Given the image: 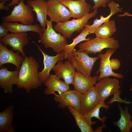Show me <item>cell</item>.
Returning a JSON list of instances; mask_svg holds the SVG:
<instances>
[{
    "instance_id": "1",
    "label": "cell",
    "mask_w": 132,
    "mask_h": 132,
    "mask_svg": "<svg viewBox=\"0 0 132 132\" xmlns=\"http://www.w3.org/2000/svg\"><path fill=\"white\" fill-rule=\"evenodd\" d=\"M38 63L33 56H25L19 69L18 81L16 85L20 89L23 88L27 93L32 89H36L42 83L38 77Z\"/></svg>"
},
{
    "instance_id": "2",
    "label": "cell",
    "mask_w": 132,
    "mask_h": 132,
    "mask_svg": "<svg viewBox=\"0 0 132 132\" xmlns=\"http://www.w3.org/2000/svg\"><path fill=\"white\" fill-rule=\"evenodd\" d=\"M99 58L98 56L90 57L85 52L74 49L68 54L66 59L73 66L77 72L85 76L90 77L94 64Z\"/></svg>"
},
{
    "instance_id": "3",
    "label": "cell",
    "mask_w": 132,
    "mask_h": 132,
    "mask_svg": "<svg viewBox=\"0 0 132 132\" xmlns=\"http://www.w3.org/2000/svg\"><path fill=\"white\" fill-rule=\"evenodd\" d=\"M52 23L46 20L47 28L43 30L40 35L38 42L41 43L45 48H50L54 52L58 54L63 51L67 43L66 38L60 33H56L54 29Z\"/></svg>"
},
{
    "instance_id": "4",
    "label": "cell",
    "mask_w": 132,
    "mask_h": 132,
    "mask_svg": "<svg viewBox=\"0 0 132 132\" xmlns=\"http://www.w3.org/2000/svg\"><path fill=\"white\" fill-rule=\"evenodd\" d=\"M98 12V9H95L80 18L57 23L54 25V29L66 38H70L75 32H79L83 30L88 23L89 20L95 17Z\"/></svg>"
},
{
    "instance_id": "5",
    "label": "cell",
    "mask_w": 132,
    "mask_h": 132,
    "mask_svg": "<svg viewBox=\"0 0 132 132\" xmlns=\"http://www.w3.org/2000/svg\"><path fill=\"white\" fill-rule=\"evenodd\" d=\"M119 42L114 37L103 39L96 37L80 43L78 47L79 50L85 52L88 55L95 54L100 53L105 48L117 50L120 47Z\"/></svg>"
},
{
    "instance_id": "6",
    "label": "cell",
    "mask_w": 132,
    "mask_h": 132,
    "mask_svg": "<svg viewBox=\"0 0 132 132\" xmlns=\"http://www.w3.org/2000/svg\"><path fill=\"white\" fill-rule=\"evenodd\" d=\"M33 11L32 7L24 4V0H21L11 14L3 17L2 20L5 22H18L26 25L32 24L34 21Z\"/></svg>"
},
{
    "instance_id": "7",
    "label": "cell",
    "mask_w": 132,
    "mask_h": 132,
    "mask_svg": "<svg viewBox=\"0 0 132 132\" xmlns=\"http://www.w3.org/2000/svg\"><path fill=\"white\" fill-rule=\"evenodd\" d=\"M47 15L52 22H63L72 17L69 9L60 1L57 0H48Z\"/></svg>"
},
{
    "instance_id": "8",
    "label": "cell",
    "mask_w": 132,
    "mask_h": 132,
    "mask_svg": "<svg viewBox=\"0 0 132 132\" xmlns=\"http://www.w3.org/2000/svg\"><path fill=\"white\" fill-rule=\"evenodd\" d=\"M95 86L96 91L102 101H104L111 95L117 92L121 86L119 80L109 77H103L98 81Z\"/></svg>"
},
{
    "instance_id": "9",
    "label": "cell",
    "mask_w": 132,
    "mask_h": 132,
    "mask_svg": "<svg viewBox=\"0 0 132 132\" xmlns=\"http://www.w3.org/2000/svg\"><path fill=\"white\" fill-rule=\"evenodd\" d=\"M53 94L55 95L54 99L55 101L59 102V108L63 109L69 105L80 112L83 94L75 89H69L59 95L55 93Z\"/></svg>"
},
{
    "instance_id": "10",
    "label": "cell",
    "mask_w": 132,
    "mask_h": 132,
    "mask_svg": "<svg viewBox=\"0 0 132 132\" xmlns=\"http://www.w3.org/2000/svg\"><path fill=\"white\" fill-rule=\"evenodd\" d=\"M0 42L4 46L8 45L13 50L18 51L23 56H25L23 48L29 44V41L25 33L8 34L0 39Z\"/></svg>"
},
{
    "instance_id": "11",
    "label": "cell",
    "mask_w": 132,
    "mask_h": 132,
    "mask_svg": "<svg viewBox=\"0 0 132 132\" xmlns=\"http://www.w3.org/2000/svg\"><path fill=\"white\" fill-rule=\"evenodd\" d=\"M116 50L109 48L107 49L104 54H100L98 55L100 59V66L99 69L97 71L96 73L98 74V81L104 77H114L119 79H123V75L121 74L114 72L111 69L110 64V59L111 56L116 51Z\"/></svg>"
},
{
    "instance_id": "12",
    "label": "cell",
    "mask_w": 132,
    "mask_h": 132,
    "mask_svg": "<svg viewBox=\"0 0 132 132\" xmlns=\"http://www.w3.org/2000/svg\"><path fill=\"white\" fill-rule=\"evenodd\" d=\"M34 43L43 55L44 67L41 72H39L38 77L41 83H44L50 76V72L56 64L59 61L64 59V54L63 51L55 56H50L45 53L39 45Z\"/></svg>"
},
{
    "instance_id": "13",
    "label": "cell",
    "mask_w": 132,
    "mask_h": 132,
    "mask_svg": "<svg viewBox=\"0 0 132 132\" xmlns=\"http://www.w3.org/2000/svg\"><path fill=\"white\" fill-rule=\"evenodd\" d=\"M69 10L72 17L78 19L88 13L91 6L86 0H60L59 1Z\"/></svg>"
},
{
    "instance_id": "14",
    "label": "cell",
    "mask_w": 132,
    "mask_h": 132,
    "mask_svg": "<svg viewBox=\"0 0 132 132\" xmlns=\"http://www.w3.org/2000/svg\"><path fill=\"white\" fill-rule=\"evenodd\" d=\"M0 86L4 92L11 94L12 92L13 85H16L18 81L19 69L11 71L6 67H0Z\"/></svg>"
},
{
    "instance_id": "15",
    "label": "cell",
    "mask_w": 132,
    "mask_h": 132,
    "mask_svg": "<svg viewBox=\"0 0 132 132\" xmlns=\"http://www.w3.org/2000/svg\"><path fill=\"white\" fill-rule=\"evenodd\" d=\"M102 101L98 95L95 86L83 94L81 104V112L85 115L94 109Z\"/></svg>"
},
{
    "instance_id": "16",
    "label": "cell",
    "mask_w": 132,
    "mask_h": 132,
    "mask_svg": "<svg viewBox=\"0 0 132 132\" xmlns=\"http://www.w3.org/2000/svg\"><path fill=\"white\" fill-rule=\"evenodd\" d=\"M52 70L55 74L60 79H63L66 84H72L74 77L76 72L75 68L69 60H66L64 63L61 60L59 61Z\"/></svg>"
},
{
    "instance_id": "17",
    "label": "cell",
    "mask_w": 132,
    "mask_h": 132,
    "mask_svg": "<svg viewBox=\"0 0 132 132\" xmlns=\"http://www.w3.org/2000/svg\"><path fill=\"white\" fill-rule=\"evenodd\" d=\"M12 50H8L0 42V67L4 64L10 63L13 64L17 68L20 69L24 57L20 55L18 51L14 52Z\"/></svg>"
},
{
    "instance_id": "18",
    "label": "cell",
    "mask_w": 132,
    "mask_h": 132,
    "mask_svg": "<svg viewBox=\"0 0 132 132\" xmlns=\"http://www.w3.org/2000/svg\"><path fill=\"white\" fill-rule=\"evenodd\" d=\"M98 75L87 77L76 72L74 76L72 84L74 89L83 94L94 86L98 81Z\"/></svg>"
},
{
    "instance_id": "19",
    "label": "cell",
    "mask_w": 132,
    "mask_h": 132,
    "mask_svg": "<svg viewBox=\"0 0 132 132\" xmlns=\"http://www.w3.org/2000/svg\"><path fill=\"white\" fill-rule=\"evenodd\" d=\"M44 84L46 87L44 91L46 95L53 94L56 91L62 93L69 90V85L61 80L55 74H51Z\"/></svg>"
},
{
    "instance_id": "20",
    "label": "cell",
    "mask_w": 132,
    "mask_h": 132,
    "mask_svg": "<svg viewBox=\"0 0 132 132\" xmlns=\"http://www.w3.org/2000/svg\"><path fill=\"white\" fill-rule=\"evenodd\" d=\"M27 3V5L32 7L33 11H35L37 20L43 30L45 29L46 25L47 1L44 0H28Z\"/></svg>"
},
{
    "instance_id": "21",
    "label": "cell",
    "mask_w": 132,
    "mask_h": 132,
    "mask_svg": "<svg viewBox=\"0 0 132 132\" xmlns=\"http://www.w3.org/2000/svg\"><path fill=\"white\" fill-rule=\"evenodd\" d=\"M1 24L7 28L11 33H25L29 31L34 32L40 35L43 30L41 26L37 24L25 25L17 22H3Z\"/></svg>"
},
{
    "instance_id": "22",
    "label": "cell",
    "mask_w": 132,
    "mask_h": 132,
    "mask_svg": "<svg viewBox=\"0 0 132 132\" xmlns=\"http://www.w3.org/2000/svg\"><path fill=\"white\" fill-rule=\"evenodd\" d=\"M110 12L107 16L104 17L102 15L100 16V19L96 18L94 20L92 24L90 25L87 24L85 28L88 29L90 31L91 33H94L97 28L103 23L109 21L110 18L113 15L118 12H122V10L120 7L118 3L113 0L110 1L107 4Z\"/></svg>"
},
{
    "instance_id": "23",
    "label": "cell",
    "mask_w": 132,
    "mask_h": 132,
    "mask_svg": "<svg viewBox=\"0 0 132 132\" xmlns=\"http://www.w3.org/2000/svg\"><path fill=\"white\" fill-rule=\"evenodd\" d=\"M14 107L11 105L0 113V132H14L12 124L13 118Z\"/></svg>"
},
{
    "instance_id": "24",
    "label": "cell",
    "mask_w": 132,
    "mask_h": 132,
    "mask_svg": "<svg viewBox=\"0 0 132 132\" xmlns=\"http://www.w3.org/2000/svg\"><path fill=\"white\" fill-rule=\"evenodd\" d=\"M119 109L120 118L118 121L114 123L115 125L118 127L121 132H130L132 127L131 117L128 111L127 106H125L123 109L120 105L118 104Z\"/></svg>"
},
{
    "instance_id": "25",
    "label": "cell",
    "mask_w": 132,
    "mask_h": 132,
    "mask_svg": "<svg viewBox=\"0 0 132 132\" xmlns=\"http://www.w3.org/2000/svg\"><path fill=\"white\" fill-rule=\"evenodd\" d=\"M67 107L74 118L76 124L81 132H94L91 125L87 121L83 114L70 106H68Z\"/></svg>"
},
{
    "instance_id": "26",
    "label": "cell",
    "mask_w": 132,
    "mask_h": 132,
    "mask_svg": "<svg viewBox=\"0 0 132 132\" xmlns=\"http://www.w3.org/2000/svg\"><path fill=\"white\" fill-rule=\"evenodd\" d=\"M116 30L115 21L109 20L99 27L94 33L96 37L107 39L111 37Z\"/></svg>"
},
{
    "instance_id": "27",
    "label": "cell",
    "mask_w": 132,
    "mask_h": 132,
    "mask_svg": "<svg viewBox=\"0 0 132 132\" xmlns=\"http://www.w3.org/2000/svg\"><path fill=\"white\" fill-rule=\"evenodd\" d=\"M90 34L91 33L90 30L88 29L84 28L78 35L73 39L72 42L69 44H67L63 51L64 54V59H66L68 54L74 49L75 46L78 44L82 41H87L89 40L90 38H87L86 37Z\"/></svg>"
},
{
    "instance_id": "28",
    "label": "cell",
    "mask_w": 132,
    "mask_h": 132,
    "mask_svg": "<svg viewBox=\"0 0 132 132\" xmlns=\"http://www.w3.org/2000/svg\"><path fill=\"white\" fill-rule=\"evenodd\" d=\"M103 107L106 110H108L110 107V106L108 104L105 103L104 101H102L94 109L88 113L84 115V116L87 121L91 125L96 123L95 121H92L91 119L92 117H95L98 119L102 123H103L105 121L108 117L103 116L102 118L99 116L100 109Z\"/></svg>"
},
{
    "instance_id": "29",
    "label": "cell",
    "mask_w": 132,
    "mask_h": 132,
    "mask_svg": "<svg viewBox=\"0 0 132 132\" xmlns=\"http://www.w3.org/2000/svg\"><path fill=\"white\" fill-rule=\"evenodd\" d=\"M110 0H93L94 5L92 8V9H97L99 7L105 8L107 5L110 1Z\"/></svg>"
},
{
    "instance_id": "30",
    "label": "cell",
    "mask_w": 132,
    "mask_h": 132,
    "mask_svg": "<svg viewBox=\"0 0 132 132\" xmlns=\"http://www.w3.org/2000/svg\"><path fill=\"white\" fill-rule=\"evenodd\" d=\"M110 64L112 70L118 69L121 66V63L118 59L113 58L110 60Z\"/></svg>"
},
{
    "instance_id": "31",
    "label": "cell",
    "mask_w": 132,
    "mask_h": 132,
    "mask_svg": "<svg viewBox=\"0 0 132 132\" xmlns=\"http://www.w3.org/2000/svg\"><path fill=\"white\" fill-rule=\"evenodd\" d=\"M9 32L8 29L1 24L0 25V38H2L8 34Z\"/></svg>"
},
{
    "instance_id": "32",
    "label": "cell",
    "mask_w": 132,
    "mask_h": 132,
    "mask_svg": "<svg viewBox=\"0 0 132 132\" xmlns=\"http://www.w3.org/2000/svg\"><path fill=\"white\" fill-rule=\"evenodd\" d=\"M8 0H3L0 3V9L4 10L6 11H8L9 9V7L4 5V3Z\"/></svg>"
},
{
    "instance_id": "33",
    "label": "cell",
    "mask_w": 132,
    "mask_h": 132,
    "mask_svg": "<svg viewBox=\"0 0 132 132\" xmlns=\"http://www.w3.org/2000/svg\"><path fill=\"white\" fill-rule=\"evenodd\" d=\"M3 0H0V1H2ZM21 0H12L11 1L6 5L7 6L10 7L11 6L17 5L19 4Z\"/></svg>"
},
{
    "instance_id": "34",
    "label": "cell",
    "mask_w": 132,
    "mask_h": 132,
    "mask_svg": "<svg viewBox=\"0 0 132 132\" xmlns=\"http://www.w3.org/2000/svg\"><path fill=\"white\" fill-rule=\"evenodd\" d=\"M106 127V125L103 124L102 126L98 127L94 132H101L102 128Z\"/></svg>"
},
{
    "instance_id": "35",
    "label": "cell",
    "mask_w": 132,
    "mask_h": 132,
    "mask_svg": "<svg viewBox=\"0 0 132 132\" xmlns=\"http://www.w3.org/2000/svg\"><path fill=\"white\" fill-rule=\"evenodd\" d=\"M123 16H132V15L130 14L127 13H125L124 14L122 15Z\"/></svg>"
},
{
    "instance_id": "36",
    "label": "cell",
    "mask_w": 132,
    "mask_h": 132,
    "mask_svg": "<svg viewBox=\"0 0 132 132\" xmlns=\"http://www.w3.org/2000/svg\"><path fill=\"white\" fill-rule=\"evenodd\" d=\"M125 104H132V102H130V101H127L126 100L125 102Z\"/></svg>"
},
{
    "instance_id": "37",
    "label": "cell",
    "mask_w": 132,
    "mask_h": 132,
    "mask_svg": "<svg viewBox=\"0 0 132 132\" xmlns=\"http://www.w3.org/2000/svg\"><path fill=\"white\" fill-rule=\"evenodd\" d=\"M116 0L117 1H121V0Z\"/></svg>"
},
{
    "instance_id": "38",
    "label": "cell",
    "mask_w": 132,
    "mask_h": 132,
    "mask_svg": "<svg viewBox=\"0 0 132 132\" xmlns=\"http://www.w3.org/2000/svg\"></svg>"
},
{
    "instance_id": "39",
    "label": "cell",
    "mask_w": 132,
    "mask_h": 132,
    "mask_svg": "<svg viewBox=\"0 0 132 132\" xmlns=\"http://www.w3.org/2000/svg\"><path fill=\"white\" fill-rule=\"evenodd\" d=\"M58 0L60 1V0Z\"/></svg>"
}]
</instances>
